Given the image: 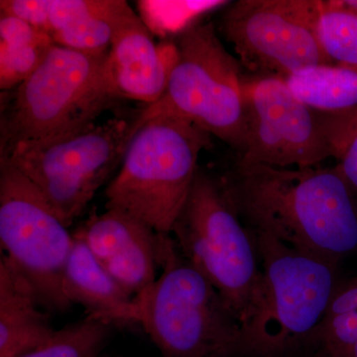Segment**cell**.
Here are the masks:
<instances>
[{"label":"cell","mask_w":357,"mask_h":357,"mask_svg":"<svg viewBox=\"0 0 357 357\" xmlns=\"http://www.w3.org/2000/svg\"><path fill=\"white\" fill-rule=\"evenodd\" d=\"M218 180L249 229L333 263L357 248L356 196L335 167L236 162Z\"/></svg>","instance_id":"6da1fadb"},{"label":"cell","mask_w":357,"mask_h":357,"mask_svg":"<svg viewBox=\"0 0 357 357\" xmlns=\"http://www.w3.org/2000/svg\"><path fill=\"white\" fill-rule=\"evenodd\" d=\"M321 9L319 0H239L222 13L220 31L246 69L285 79L333 65L319 39Z\"/></svg>","instance_id":"30bf717a"},{"label":"cell","mask_w":357,"mask_h":357,"mask_svg":"<svg viewBox=\"0 0 357 357\" xmlns=\"http://www.w3.org/2000/svg\"><path fill=\"white\" fill-rule=\"evenodd\" d=\"M49 33L0 14V89L13 91L42 64L54 46Z\"/></svg>","instance_id":"2e32d148"},{"label":"cell","mask_w":357,"mask_h":357,"mask_svg":"<svg viewBox=\"0 0 357 357\" xmlns=\"http://www.w3.org/2000/svg\"><path fill=\"white\" fill-rule=\"evenodd\" d=\"M176 44L178 60L165 93L140 110L134 123L173 115L243 153L246 116L241 63L225 48L211 22L188 28Z\"/></svg>","instance_id":"8992f818"},{"label":"cell","mask_w":357,"mask_h":357,"mask_svg":"<svg viewBox=\"0 0 357 357\" xmlns=\"http://www.w3.org/2000/svg\"><path fill=\"white\" fill-rule=\"evenodd\" d=\"M249 230L261 265L264 295L244 331L243 351L274 356L311 337L321 325L337 290V263Z\"/></svg>","instance_id":"52a82bcc"},{"label":"cell","mask_w":357,"mask_h":357,"mask_svg":"<svg viewBox=\"0 0 357 357\" xmlns=\"http://www.w3.org/2000/svg\"><path fill=\"white\" fill-rule=\"evenodd\" d=\"M229 2L225 1H139L140 18L153 35L167 37L195 25L201 14Z\"/></svg>","instance_id":"44dd1931"},{"label":"cell","mask_w":357,"mask_h":357,"mask_svg":"<svg viewBox=\"0 0 357 357\" xmlns=\"http://www.w3.org/2000/svg\"><path fill=\"white\" fill-rule=\"evenodd\" d=\"M170 234L190 264L217 289L244 333L261 307V265L252 234L218 178L199 169Z\"/></svg>","instance_id":"5b68a950"},{"label":"cell","mask_w":357,"mask_h":357,"mask_svg":"<svg viewBox=\"0 0 357 357\" xmlns=\"http://www.w3.org/2000/svg\"><path fill=\"white\" fill-rule=\"evenodd\" d=\"M0 243L42 307L69 309L63 276L74 234L30 181L4 160H0Z\"/></svg>","instance_id":"ba28073f"},{"label":"cell","mask_w":357,"mask_h":357,"mask_svg":"<svg viewBox=\"0 0 357 357\" xmlns=\"http://www.w3.org/2000/svg\"><path fill=\"white\" fill-rule=\"evenodd\" d=\"M103 0H51L49 33L60 31L98 10Z\"/></svg>","instance_id":"cb8c5ba5"},{"label":"cell","mask_w":357,"mask_h":357,"mask_svg":"<svg viewBox=\"0 0 357 357\" xmlns=\"http://www.w3.org/2000/svg\"><path fill=\"white\" fill-rule=\"evenodd\" d=\"M132 123L109 119L72 137L0 160L25 176L69 227L121 163Z\"/></svg>","instance_id":"9c48e42d"},{"label":"cell","mask_w":357,"mask_h":357,"mask_svg":"<svg viewBox=\"0 0 357 357\" xmlns=\"http://www.w3.org/2000/svg\"><path fill=\"white\" fill-rule=\"evenodd\" d=\"M333 6L357 14V0H331Z\"/></svg>","instance_id":"4316f807"},{"label":"cell","mask_w":357,"mask_h":357,"mask_svg":"<svg viewBox=\"0 0 357 357\" xmlns=\"http://www.w3.org/2000/svg\"><path fill=\"white\" fill-rule=\"evenodd\" d=\"M158 259L161 274L137 302L139 325L162 356L230 357L243 352V326L171 234H159Z\"/></svg>","instance_id":"277c9868"},{"label":"cell","mask_w":357,"mask_h":357,"mask_svg":"<svg viewBox=\"0 0 357 357\" xmlns=\"http://www.w3.org/2000/svg\"><path fill=\"white\" fill-rule=\"evenodd\" d=\"M63 292L70 306L79 305L88 316L109 325L139 324L137 299L105 271L86 244L77 237L66 265Z\"/></svg>","instance_id":"5bb4252c"},{"label":"cell","mask_w":357,"mask_h":357,"mask_svg":"<svg viewBox=\"0 0 357 357\" xmlns=\"http://www.w3.org/2000/svg\"><path fill=\"white\" fill-rule=\"evenodd\" d=\"M326 116L333 157L337 161L335 169L356 196L357 109L337 114H326Z\"/></svg>","instance_id":"7402d4cb"},{"label":"cell","mask_w":357,"mask_h":357,"mask_svg":"<svg viewBox=\"0 0 357 357\" xmlns=\"http://www.w3.org/2000/svg\"><path fill=\"white\" fill-rule=\"evenodd\" d=\"M107 57L109 53L91 55L55 44L31 76L13 91H2L0 157L93 128L119 98Z\"/></svg>","instance_id":"7a4b0ae2"},{"label":"cell","mask_w":357,"mask_h":357,"mask_svg":"<svg viewBox=\"0 0 357 357\" xmlns=\"http://www.w3.org/2000/svg\"><path fill=\"white\" fill-rule=\"evenodd\" d=\"M177 60L176 42H155L154 35L128 4L117 20L107 57L117 96L146 105L158 102Z\"/></svg>","instance_id":"4fadbf2b"},{"label":"cell","mask_w":357,"mask_h":357,"mask_svg":"<svg viewBox=\"0 0 357 357\" xmlns=\"http://www.w3.org/2000/svg\"><path fill=\"white\" fill-rule=\"evenodd\" d=\"M357 311V279L349 285L335 290L325 319H332Z\"/></svg>","instance_id":"484cf974"},{"label":"cell","mask_w":357,"mask_h":357,"mask_svg":"<svg viewBox=\"0 0 357 357\" xmlns=\"http://www.w3.org/2000/svg\"><path fill=\"white\" fill-rule=\"evenodd\" d=\"M128 2L103 0L98 10L51 35L54 43L91 55L109 53L117 20Z\"/></svg>","instance_id":"ac0fdd59"},{"label":"cell","mask_w":357,"mask_h":357,"mask_svg":"<svg viewBox=\"0 0 357 357\" xmlns=\"http://www.w3.org/2000/svg\"><path fill=\"white\" fill-rule=\"evenodd\" d=\"M319 39L333 64L357 67V14L323 1Z\"/></svg>","instance_id":"ffe728a7"},{"label":"cell","mask_w":357,"mask_h":357,"mask_svg":"<svg viewBox=\"0 0 357 357\" xmlns=\"http://www.w3.org/2000/svg\"><path fill=\"white\" fill-rule=\"evenodd\" d=\"M310 338L321 344L323 356L349 349L357 342V311L324 319Z\"/></svg>","instance_id":"603a6c76"},{"label":"cell","mask_w":357,"mask_h":357,"mask_svg":"<svg viewBox=\"0 0 357 357\" xmlns=\"http://www.w3.org/2000/svg\"><path fill=\"white\" fill-rule=\"evenodd\" d=\"M243 96L245 146L236 162L309 168L333 157L325 112L299 100L285 79L274 76L243 79Z\"/></svg>","instance_id":"8fae6325"},{"label":"cell","mask_w":357,"mask_h":357,"mask_svg":"<svg viewBox=\"0 0 357 357\" xmlns=\"http://www.w3.org/2000/svg\"><path fill=\"white\" fill-rule=\"evenodd\" d=\"M211 135L169 114L132 123L119 173L107 185V208H119L158 234H170L189 198L199 154Z\"/></svg>","instance_id":"3957f363"},{"label":"cell","mask_w":357,"mask_h":357,"mask_svg":"<svg viewBox=\"0 0 357 357\" xmlns=\"http://www.w3.org/2000/svg\"><path fill=\"white\" fill-rule=\"evenodd\" d=\"M126 292L139 298L157 279L158 232L119 208L93 215L75 232Z\"/></svg>","instance_id":"7c38bea8"},{"label":"cell","mask_w":357,"mask_h":357,"mask_svg":"<svg viewBox=\"0 0 357 357\" xmlns=\"http://www.w3.org/2000/svg\"><path fill=\"white\" fill-rule=\"evenodd\" d=\"M112 325L86 317L83 321L56 330L44 344L21 357H98Z\"/></svg>","instance_id":"d6986e66"},{"label":"cell","mask_w":357,"mask_h":357,"mask_svg":"<svg viewBox=\"0 0 357 357\" xmlns=\"http://www.w3.org/2000/svg\"><path fill=\"white\" fill-rule=\"evenodd\" d=\"M294 95L312 109L326 114L357 109V67L321 65L286 77Z\"/></svg>","instance_id":"e0dca14e"},{"label":"cell","mask_w":357,"mask_h":357,"mask_svg":"<svg viewBox=\"0 0 357 357\" xmlns=\"http://www.w3.org/2000/svg\"><path fill=\"white\" fill-rule=\"evenodd\" d=\"M30 284L3 253L0 257V357H21L55 333Z\"/></svg>","instance_id":"9a60e30c"},{"label":"cell","mask_w":357,"mask_h":357,"mask_svg":"<svg viewBox=\"0 0 357 357\" xmlns=\"http://www.w3.org/2000/svg\"><path fill=\"white\" fill-rule=\"evenodd\" d=\"M50 3L51 0H1L0 14L20 18L33 27L49 33Z\"/></svg>","instance_id":"d4e9b609"},{"label":"cell","mask_w":357,"mask_h":357,"mask_svg":"<svg viewBox=\"0 0 357 357\" xmlns=\"http://www.w3.org/2000/svg\"><path fill=\"white\" fill-rule=\"evenodd\" d=\"M323 357H357V342L349 347V349L335 352V354H328V356H323Z\"/></svg>","instance_id":"83f0119b"}]
</instances>
